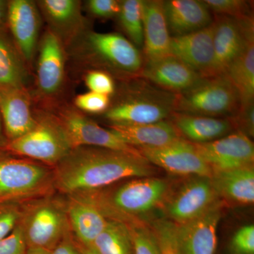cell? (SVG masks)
Instances as JSON below:
<instances>
[{
  "mask_svg": "<svg viewBox=\"0 0 254 254\" xmlns=\"http://www.w3.org/2000/svg\"><path fill=\"white\" fill-rule=\"evenodd\" d=\"M134 254H161L153 229L136 224H128Z\"/></svg>",
  "mask_w": 254,
  "mask_h": 254,
  "instance_id": "d6a6232c",
  "label": "cell"
},
{
  "mask_svg": "<svg viewBox=\"0 0 254 254\" xmlns=\"http://www.w3.org/2000/svg\"><path fill=\"white\" fill-rule=\"evenodd\" d=\"M55 191L53 168L5 151L0 153V203L21 204Z\"/></svg>",
  "mask_w": 254,
  "mask_h": 254,
  "instance_id": "277c9868",
  "label": "cell"
},
{
  "mask_svg": "<svg viewBox=\"0 0 254 254\" xmlns=\"http://www.w3.org/2000/svg\"><path fill=\"white\" fill-rule=\"evenodd\" d=\"M7 21L13 41L25 62L31 63L38 46L41 17L36 1H8Z\"/></svg>",
  "mask_w": 254,
  "mask_h": 254,
  "instance_id": "5bb4252c",
  "label": "cell"
},
{
  "mask_svg": "<svg viewBox=\"0 0 254 254\" xmlns=\"http://www.w3.org/2000/svg\"><path fill=\"white\" fill-rule=\"evenodd\" d=\"M53 195L22 203L19 225L27 249L52 252L71 231L65 200Z\"/></svg>",
  "mask_w": 254,
  "mask_h": 254,
  "instance_id": "8992f818",
  "label": "cell"
},
{
  "mask_svg": "<svg viewBox=\"0 0 254 254\" xmlns=\"http://www.w3.org/2000/svg\"><path fill=\"white\" fill-rule=\"evenodd\" d=\"M55 116L67 134L73 148L98 147L141 155L137 148L127 144L110 128L100 127L74 107L64 105Z\"/></svg>",
  "mask_w": 254,
  "mask_h": 254,
  "instance_id": "9c48e42d",
  "label": "cell"
},
{
  "mask_svg": "<svg viewBox=\"0 0 254 254\" xmlns=\"http://www.w3.org/2000/svg\"><path fill=\"white\" fill-rule=\"evenodd\" d=\"M28 80L26 62L13 39L0 28V90L26 88Z\"/></svg>",
  "mask_w": 254,
  "mask_h": 254,
  "instance_id": "4316f807",
  "label": "cell"
},
{
  "mask_svg": "<svg viewBox=\"0 0 254 254\" xmlns=\"http://www.w3.org/2000/svg\"><path fill=\"white\" fill-rule=\"evenodd\" d=\"M52 33L64 46H70L86 31V21L82 15L81 2L76 0H41L36 1Z\"/></svg>",
  "mask_w": 254,
  "mask_h": 254,
  "instance_id": "d6986e66",
  "label": "cell"
},
{
  "mask_svg": "<svg viewBox=\"0 0 254 254\" xmlns=\"http://www.w3.org/2000/svg\"><path fill=\"white\" fill-rule=\"evenodd\" d=\"M53 169L55 190L66 195L100 190L124 179L151 177L155 173L141 155L91 146L73 148Z\"/></svg>",
  "mask_w": 254,
  "mask_h": 254,
  "instance_id": "6da1fadb",
  "label": "cell"
},
{
  "mask_svg": "<svg viewBox=\"0 0 254 254\" xmlns=\"http://www.w3.org/2000/svg\"><path fill=\"white\" fill-rule=\"evenodd\" d=\"M214 62L212 76L225 74L227 68L254 40V17L236 18L214 15Z\"/></svg>",
  "mask_w": 254,
  "mask_h": 254,
  "instance_id": "30bf717a",
  "label": "cell"
},
{
  "mask_svg": "<svg viewBox=\"0 0 254 254\" xmlns=\"http://www.w3.org/2000/svg\"><path fill=\"white\" fill-rule=\"evenodd\" d=\"M221 215V205L217 203L198 218L183 225H177L180 254H214Z\"/></svg>",
  "mask_w": 254,
  "mask_h": 254,
  "instance_id": "e0dca14e",
  "label": "cell"
},
{
  "mask_svg": "<svg viewBox=\"0 0 254 254\" xmlns=\"http://www.w3.org/2000/svg\"><path fill=\"white\" fill-rule=\"evenodd\" d=\"M0 115L7 141L26 134L36 123L26 88L0 90Z\"/></svg>",
  "mask_w": 254,
  "mask_h": 254,
  "instance_id": "7402d4cb",
  "label": "cell"
},
{
  "mask_svg": "<svg viewBox=\"0 0 254 254\" xmlns=\"http://www.w3.org/2000/svg\"><path fill=\"white\" fill-rule=\"evenodd\" d=\"M37 86L43 96L52 97L61 90L65 78L64 45L48 30L38 43Z\"/></svg>",
  "mask_w": 254,
  "mask_h": 254,
  "instance_id": "ac0fdd59",
  "label": "cell"
},
{
  "mask_svg": "<svg viewBox=\"0 0 254 254\" xmlns=\"http://www.w3.org/2000/svg\"><path fill=\"white\" fill-rule=\"evenodd\" d=\"M214 15L241 19L253 16L250 1L245 0H203Z\"/></svg>",
  "mask_w": 254,
  "mask_h": 254,
  "instance_id": "4dcf8cb0",
  "label": "cell"
},
{
  "mask_svg": "<svg viewBox=\"0 0 254 254\" xmlns=\"http://www.w3.org/2000/svg\"><path fill=\"white\" fill-rule=\"evenodd\" d=\"M6 143H7V139H6V136L4 135L2 121H1V115H0V148L1 150H3Z\"/></svg>",
  "mask_w": 254,
  "mask_h": 254,
  "instance_id": "7bdbcfd3",
  "label": "cell"
},
{
  "mask_svg": "<svg viewBox=\"0 0 254 254\" xmlns=\"http://www.w3.org/2000/svg\"><path fill=\"white\" fill-rule=\"evenodd\" d=\"M2 151H4V150H1V148H0V153H1V152H2Z\"/></svg>",
  "mask_w": 254,
  "mask_h": 254,
  "instance_id": "bcb514c9",
  "label": "cell"
},
{
  "mask_svg": "<svg viewBox=\"0 0 254 254\" xmlns=\"http://www.w3.org/2000/svg\"><path fill=\"white\" fill-rule=\"evenodd\" d=\"M31 130L7 141L3 150L54 168L73 149L67 134L55 115L39 113Z\"/></svg>",
  "mask_w": 254,
  "mask_h": 254,
  "instance_id": "52a82bcc",
  "label": "cell"
},
{
  "mask_svg": "<svg viewBox=\"0 0 254 254\" xmlns=\"http://www.w3.org/2000/svg\"><path fill=\"white\" fill-rule=\"evenodd\" d=\"M240 108L238 93L225 74L201 78L190 89L176 94V113L225 118Z\"/></svg>",
  "mask_w": 254,
  "mask_h": 254,
  "instance_id": "ba28073f",
  "label": "cell"
},
{
  "mask_svg": "<svg viewBox=\"0 0 254 254\" xmlns=\"http://www.w3.org/2000/svg\"><path fill=\"white\" fill-rule=\"evenodd\" d=\"M21 213L22 203H0V242L14 231Z\"/></svg>",
  "mask_w": 254,
  "mask_h": 254,
  "instance_id": "836d02e7",
  "label": "cell"
},
{
  "mask_svg": "<svg viewBox=\"0 0 254 254\" xmlns=\"http://www.w3.org/2000/svg\"><path fill=\"white\" fill-rule=\"evenodd\" d=\"M164 11L171 37L183 36L210 26L213 15L200 0L163 1Z\"/></svg>",
  "mask_w": 254,
  "mask_h": 254,
  "instance_id": "603a6c76",
  "label": "cell"
},
{
  "mask_svg": "<svg viewBox=\"0 0 254 254\" xmlns=\"http://www.w3.org/2000/svg\"><path fill=\"white\" fill-rule=\"evenodd\" d=\"M111 99L109 95L89 91L75 98L74 105L78 110L91 114L105 113L109 108Z\"/></svg>",
  "mask_w": 254,
  "mask_h": 254,
  "instance_id": "e575fe53",
  "label": "cell"
},
{
  "mask_svg": "<svg viewBox=\"0 0 254 254\" xmlns=\"http://www.w3.org/2000/svg\"><path fill=\"white\" fill-rule=\"evenodd\" d=\"M110 129L125 143L134 148H157L182 138L169 120L145 125L111 124Z\"/></svg>",
  "mask_w": 254,
  "mask_h": 254,
  "instance_id": "d4e9b609",
  "label": "cell"
},
{
  "mask_svg": "<svg viewBox=\"0 0 254 254\" xmlns=\"http://www.w3.org/2000/svg\"><path fill=\"white\" fill-rule=\"evenodd\" d=\"M85 83L90 91L99 94L110 95L115 91L113 76L100 70H91L85 76Z\"/></svg>",
  "mask_w": 254,
  "mask_h": 254,
  "instance_id": "d590c367",
  "label": "cell"
},
{
  "mask_svg": "<svg viewBox=\"0 0 254 254\" xmlns=\"http://www.w3.org/2000/svg\"><path fill=\"white\" fill-rule=\"evenodd\" d=\"M166 181L155 177H140L127 182L111 193L100 190L81 192L99 207L105 216L127 223L128 218L149 212L164 199Z\"/></svg>",
  "mask_w": 254,
  "mask_h": 254,
  "instance_id": "5b68a950",
  "label": "cell"
},
{
  "mask_svg": "<svg viewBox=\"0 0 254 254\" xmlns=\"http://www.w3.org/2000/svg\"><path fill=\"white\" fill-rule=\"evenodd\" d=\"M27 246L19 223L14 231L0 242V254H26Z\"/></svg>",
  "mask_w": 254,
  "mask_h": 254,
  "instance_id": "ab89813d",
  "label": "cell"
},
{
  "mask_svg": "<svg viewBox=\"0 0 254 254\" xmlns=\"http://www.w3.org/2000/svg\"><path fill=\"white\" fill-rule=\"evenodd\" d=\"M168 120L182 138L193 143L213 141L235 129L230 118H210L175 112Z\"/></svg>",
  "mask_w": 254,
  "mask_h": 254,
  "instance_id": "cb8c5ba5",
  "label": "cell"
},
{
  "mask_svg": "<svg viewBox=\"0 0 254 254\" xmlns=\"http://www.w3.org/2000/svg\"><path fill=\"white\" fill-rule=\"evenodd\" d=\"M143 25V61L150 63L170 55L171 36L163 1L141 0Z\"/></svg>",
  "mask_w": 254,
  "mask_h": 254,
  "instance_id": "44dd1931",
  "label": "cell"
},
{
  "mask_svg": "<svg viewBox=\"0 0 254 254\" xmlns=\"http://www.w3.org/2000/svg\"><path fill=\"white\" fill-rule=\"evenodd\" d=\"M139 77L175 94L190 89L203 78L172 55L143 64Z\"/></svg>",
  "mask_w": 254,
  "mask_h": 254,
  "instance_id": "ffe728a7",
  "label": "cell"
},
{
  "mask_svg": "<svg viewBox=\"0 0 254 254\" xmlns=\"http://www.w3.org/2000/svg\"><path fill=\"white\" fill-rule=\"evenodd\" d=\"M26 254H51V252L41 249H27Z\"/></svg>",
  "mask_w": 254,
  "mask_h": 254,
  "instance_id": "ee69618b",
  "label": "cell"
},
{
  "mask_svg": "<svg viewBox=\"0 0 254 254\" xmlns=\"http://www.w3.org/2000/svg\"><path fill=\"white\" fill-rule=\"evenodd\" d=\"M193 144L213 173L254 165V143L240 131L208 143Z\"/></svg>",
  "mask_w": 254,
  "mask_h": 254,
  "instance_id": "7c38bea8",
  "label": "cell"
},
{
  "mask_svg": "<svg viewBox=\"0 0 254 254\" xmlns=\"http://www.w3.org/2000/svg\"><path fill=\"white\" fill-rule=\"evenodd\" d=\"M8 1L0 0V28H2L5 20H7Z\"/></svg>",
  "mask_w": 254,
  "mask_h": 254,
  "instance_id": "b9f144b4",
  "label": "cell"
},
{
  "mask_svg": "<svg viewBox=\"0 0 254 254\" xmlns=\"http://www.w3.org/2000/svg\"><path fill=\"white\" fill-rule=\"evenodd\" d=\"M177 226L171 220L161 219L154 222L153 230L161 254H181L177 234Z\"/></svg>",
  "mask_w": 254,
  "mask_h": 254,
  "instance_id": "1f68e13d",
  "label": "cell"
},
{
  "mask_svg": "<svg viewBox=\"0 0 254 254\" xmlns=\"http://www.w3.org/2000/svg\"><path fill=\"white\" fill-rule=\"evenodd\" d=\"M65 203L73 238L83 248L93 247L95 239L106 226L108 218L84 193L68 195Z\"/></svg>",
  "mask_w": 254,
  "mask_h": 254,
  "instance_id": "2e32d148",
  "label": "cell"
},
{
  "mask_svg": "<svg viewBox=\"0 0 254 254\" xmlns=\"http://www.w3.org/2000/svg\"><path fill=\"white\" fill-rule=\"evenodd\" d=\"M92 247L99 254H134L129 227L116 219L108 218Z\"/></svg>",
  "mask_w": 254,
  "mask_h": 254,
  "instance_id": "f1b7e54d",
  "label": "cell"
},
{
  "mask_svg": "<svg viewBox=\"0 0 254 254\" xmlns=\"http://www.w3.org/2000/svg\"><path fill=\"white\" fill-rule=\"evenodd\" d=\"M213 21L199 31L171 37L170 55L202 77L212 76L214 62Z\"/></svg>",
  "mask_w": 254,
  "mask_h": 254,
  "instance_id": "9a60e30c",
  "label": "cell"
},
{
  "mask_svg": "<svg viewBox=\"0 0 254 254\" xmlns=\"http://www.w3.org/2000/svg\"><path fill=\"white\" fill-rule=\"evenodd\" d=\"M70 46H72L73 56L80 63L123 81L138 77L144 64L139 49L118 33L86 30Z\"/></svg>",
  "mask_w": 254,
  "mask_h": 254,
  "instance_id": "7a4b0ae2",
  "label": "cell"
},
{
  "mask_svg": "<svg viewBox=\"0 0 254 254\" xmlns=\"http://www.w3.org/2000/svg\"><path fill=\"white\" fill-rule=\"evenodd\" d=\"M235 129L246 136H254V103L247 106L240 107L235 115L230 117Z\"/></svg>",
  "mask_w": 254,
  "mask_h": 254,
  "instance_id": "74e56055",
  "label": "cell"
},
{
  "mask_svg": "<svg viewBox=\"0 0 254 254\" xmlns=\"http://www.w3.org/2000/svg\"><path fill=\"white\" fill-rule=\"evenodd\" d=\"M218 198L209 177L195 176L172 197L166 213L174 223L183 225L203 215L218 203Z\"/></svg>",
  "mask_w": 254,
  "mask_h": 254,
  "instance_id": "4fadbf2b",
  "label": "cell"
},
{
  "mask_svg": "<svg viewBox=\"0 0 254 254\" xmlns=\"http://www.w3.org/2000/svg\"><path fill=\"white\" fill-rule=\"evenodd\" d=\"M120 27L138 49L143 48V25L141 0H124L118 17Z\"/></svg>",
  "mask_w": 254,
  "mask_h": 254,
  "instance_id": "f546056e",
  "label": "cell"
},
{
  "mask_svg": "<svg viewBox=\"0 0 254 254\" xmlns=\"http://www.w3.org/2000/svg\"><path fill=\"white\" fill-rule=\"evenodd\" d=\"M86 4L90 14L101 18L118 17L121 8L118 0H89Z\"/></svg>",
  "mask_w": 254,
  "mask_h": 254,
  "instance_id": "f35d334b",
  "label": "cell"
},
{
  "mask_svg": "<svg viewBox=\"0 0 254 254\" xmlns=\"http://www.w3.org/2000/svg\"><path fill=\"white\" fill-rule=\"evenodd\" d=\"M117 99L104 113L111 124L145 125L168 120L175 112L176 94L144 78L123 81Z\"/></svg>",
  "mask_w": 254,
  "mask_h": 254,
  "instance_id": "3957f363",
  "label": "cell"
},
{
  "mask_svg": "<svg viewBox=\"0 0 254 254\" xmlns=\"http://www.w3.org/2000/svg\"><path fill=\"white\" fill-rule=\"evenodd\" d=\"M51 254H83V252L81 246L76 242L70 231L52 251Z\"/></svg>",
  "mask_w": 254,
  "mask_h": 254,
  "instance_id": "60d3db41",
  "label": "cell"
},
{
  "mask_svg": "<svg viewBox=\"0 0 254 254\" xmlns=\"http://www.w3.org/2000/svg\"><path fill=\"white\" fill-rule=\"evenodd\" d=\"M210 179L218 196L239 204L254 203V165L213 172Z\"/></svg>",
  "mask_w": 254,
  "mask_h": 254,
  "instance_id": "484cf974",
  "label": "cell"
},
{
  "mask_svg": "<svg viewBox=\"0 0 254 254\" xmlns=\"http://www.w3.org/2000/svg\"><path fill=\"white\" fill-rule=\"evenodd\" d=\"M225 74L236 88L240 107L254 103V40L250 41Z\"/></svg>",
  "mask_w": 254,
  "mask_h": 254,
  "instance_id": "83f0119b",
  "label": "cell"
},
{
  "mask_svg": "<svg viewBox=\"0 0 254 254\" xmlns=\"http://www.w3.org/2000/svg\"><path fill=\"white\" fill-rule=\"evenodd\" d=\"M137 149L152 165L172 174L210 178L213 173L208 164L198 154L194 144L183 138L161 147H142Z\"/></svg>",
  "mask_w": 254,
  "mask_h": 254,
  "instance_id": "8fae6325",
  "label": "cell"
},
{
  "mask_svg": "<svg viewBox=\"0 0 254 254\" xmlns=\"http://www.w3.org/2000/svg\"><path fill=\"white\" fill-rule=\"evenodd\" d=\"M81 249L83 254H99L95 251L93 247H88V248H83V247H81Z\"/></svg>",
  "mask_w": 254,
  "mask_h": 254,
  "instance_id": "f6af8a7d",
  "label": "cell"
},
{
  "mask_svg": "<svg viewBox=\"0 0 254 254\" xmlns=\"http://www.w3.org/2000/svg\"><path fill=\"white\" fill-rule=\"evenodd\" d=\"M230 249L232 254H254V225L239 229L232 237Z\"/></svg>",
  "mask_w": 254,
  "mask_h": 254,
  "instance_id": "8d00e7d4",
  "label": "cell"
}]
</instances>
